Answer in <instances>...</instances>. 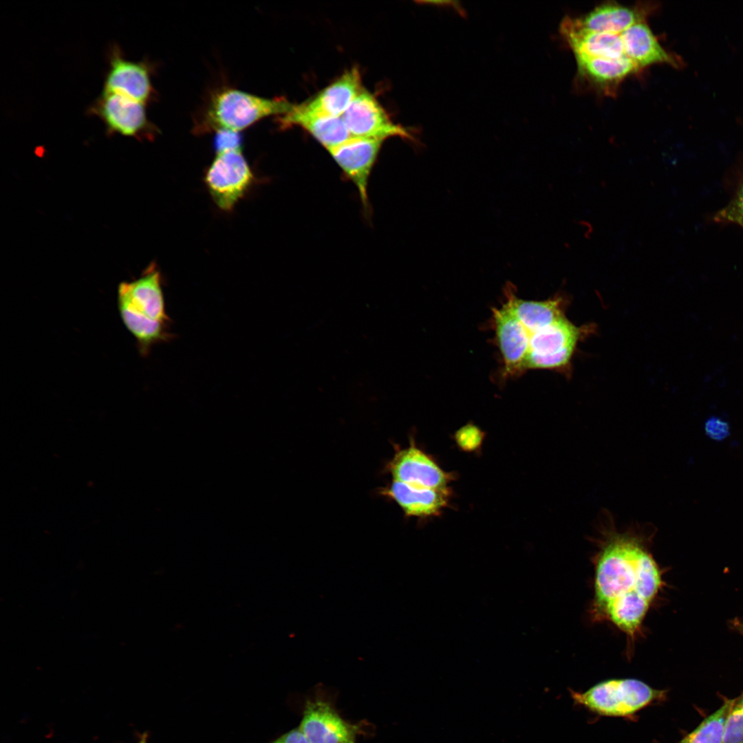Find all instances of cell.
<instances>
[{
    "instance_id": "cell-1",
    "label": "cell",
    "mask_w": 743,
    "mask_h": 743,
    "mask_svg": "<svg viewBox=\"0 0 743 743\" xmlns=\"http://www.w3.org/2000/svg\"><path fill=\"white\" fill-rule=\"evenodd\" d=\"M599 528L593 616L610 622L633 641L662 588V572L642 528L619 530L607 513Z\"/></svg>"
},
{
    "instance_id": "cell-2",
    "label": "cell",
    "mask_w": 743,
    "mask_h": 743,
    "mask_svg": "<svg viewBox=\"0 0 743 743\" xmlns=\"http://www.w3.org/2000/svg\"><path fill=\"white\" fill-rule=\"evenodd\" d=\"M116 301L121 320L136 339L142 356H148L153 345L174 336L169 330L170 318L166 311L162 274L155 263L138 278L120 282Z\"/></svg>"
},
{
    "instance_id": "cell-3",
    "label": "cell",
    "mask_w": 743,
    "mask_h": 743,
    "mask_svg": "<svg viewBox=\"0 0 743 743\" xmlns=\"http://www.w3.org/2000/svg\"><path fill=\"white\" fill-rule=\"evenodd\" d=\"M293 105L282 98H266L223 87L213 91L199 113L193 128L197 134L230 130L239 132L270 116L287 114Z\"/></svg>"
},
{
    "instance_id": "cell-4",
    "label": "cell",
    "mask_w": 743,
    "mask_h": 743,
    "mask_svg": "<svg viewBox=\"0 0 743 743\" xmlns=\"http://www.w3.org/2000/svg\"><path fill=\"white\" fill-rule=\"evenodd\" d=\"M595 330L594 324L578 326L565 316L529 334L525 369H552L571 375L579 343Z\"/></svg>"
},
{
    "instance_id": "cell-5",
    "label": "cell",
    "mask_w": 743,
    "mask_h": 743,
    "mask_svg": "<svg viewBox=\"0 0 743 743\" xmlns=\"http://www.w3.org/2000/svg\"><path fill=\"white\" fill-rule=\"evenodd\" d=\"M666 691L654 689L633 678L610 679L587 691H571L573 700L589 710L606 716L632 715L650 704L665 698Z\"/></svg>"
},
{
    "instance_id": "cell-6",
    "label": "cell",
    "mask_w": 743,
    "mask_h": 743,
    "mask_svg": "<svg viewBox=\"0 0 743 743\" xmlns=\"http://www.w3.org/2000/svg\"><path fill=\"white\" fill-rule=\"evenodd\" d=\"M204 182L215 204L230 211L252 186L255 176L242 149L217 153Z\"/></svg>"
},
{
    "instance_id": "cell-7",
    "label": "cell",
    "mask_w": 743,
    "mask_h": 743,
    "mask_svg": "<svg viewBox=\"0 0 743 743\" xmlns=\"http://www.w3.org/2000/svg\"><path fill=\"white\" fill-rule=\"evenodd\" d=\"M145 105L125 96L103 91L88 113L103 121L109 136L149 140L155 136L158 129L147 118Z\"/></svg>"
},
{
    "instance_id": "cell-8",
    "label": "cell",
    "mask_w": 743,
    "mask_h": 743,
    "mask_svg": "<svg viewBox=\"0 0 743 743\" xmlns=\"http://www.w3.org/2000/svg\"><path fill=\"white\" fill-rule=\"evenodd\" d=\"M299 726L310 743H356L367 726L344 720L330 699L319 694L306 701Z\"/></svg>"
},
{
    "instance_id": "cell-9",
    "label": "cell",
    "mask_w": 743,
    "mask_h": 743,
    "mask_svg": "<svg viewBox=\"0 0 743 743\" xmlns=\"http://www.w3.org/2000/svg\"><path fill=\"white\" fill-rule=\"evenodd\" d=\"M385 469L394 480L422 488L446 490L453 479L452 474L444 471L413 439L407 447L396 446Z\"/></svg>"
},
{
    "instance_id": "cell-10",
    "label": "cell",
    "mask_w": 743,
    "mask_h": 743,
    "mask_svg": "<svg viewBox=\"0 0 743 743\" xmlns=\"http://www.w3.org/2000/svg\"><path fill=\"white\" fill-rule=\"evenodd\" d=\"M352 137L414 140L408 129L395 124L375 97L363 89L341 116Z\"/></svg>"
},
{
    "instance_id": "cell-11",
    "label": "cell",
    "mask_w": 743,
    "mask_h": 743,
    "mask_svg": "<svg viewBox=\"0 0 743 743\" xmlns=\"http://www.w3.org/2000/svg\"><path fill=\"white\" fill-rule=\"evenodd\" d=\"M384 140L351 137L327 150L345 176L356 187L365 210L368 209L369 180Z\"/></svg>"
},
{
    "instance_id": "cell-12",
    "label": "cell",
    "mask_w": 743,
    "mask_h": 743,
    "mask_svg": "<svg viewBox=\"0 0 743 743\" xmlns=\"http://www.w3.org/2000/svg\"><path fill=\"white\" fill-rule=\"evenodd\" d=\"M109 69L103 91L117 93L147 105L153 99L149 65L125 58L120 48L114 45L108 55Z\"/></svg>"
},
{
    "instance_id": "cell-13",
    "label": "cell",
    "mask_w": 743,
    "mask_h": 743,
    "mask_svg": "<svg viewBox=\"0 0 743 743\" xmlns=\"http://www.w3.org/2000/svg\"><path fill=\"white\" fill-rule=\"evenodd\" d=\"M380 493L395 502L406 516L419 518L440 515L450 496L449 489L418 487L394 480Z\"/></svg>"
},
{
    "instance_id": "cell-14",
    "label": "cell",
    "mask_w": 743,
    "mask_h": 743,
    "mask_svg": "<svg viewBox=\"0 0 743 743\" xmlns=\"http://www.w3.org/2000/svg\"><path fill=\"white\" fill-rule=\"evenodd\" d=\"M493 317L506 374L524 370L529 346L528 331L504 305L493 309Z\"/></svg>"
},
{
    "instance_id": "cell-15",
    "label": "cell",
    "mask_w": 743,
    "mask_h": 743,
    "mask_svg": "<svg viewBox=\"0 0 743 743\" xmlns=\"http://www.w3.org/2000/svg\"><path fill=\"white\" fill-rule=\"evenodd\" d=\"M654 9L655 6L649 3L634 6L607 3L574 20L580 27L590 31L621 34L632 25L646 21Z\"/></svg>"
},
{
    "instance_id": "cell-16",
    "label": "cell",
    "mask_w": 743,
    "mask_h": 743,
    "mask_svg": "<svg viewBox=\"0 0 743 743\" xmlns=\"http://www.w3.org/2000/svg\"><path fill=\"white\" fill-rule=\"evenodd\" d=\"M579 77L605 95L612 96L621 83L640 69L627 57L606 58L574 54Z\"/></svg>"
},
{
    "instance_id": "cell-17",
    "label": "cell",
    "mask_w": 743,
    "mask_h": 743,
    "mask_svg": "<svg viewBox=\"0 0 743 743\" xmlns=\"http://www.w3.org/2000/svg\"><path fill=\"white\" fill-rule=\"evenodd\" d=\"M363 90L359 69L352 67L318 94L299 105L308 111L341 117L354 98Z\"/></svg>"
},
{
    "instance_id": "cell-18",
    "label": "cell",
    "mask_w": 743,
    "mask_h": 743,
    "mask_svg": "<svg viewBox=\"0 0 743 743\" xmlns=\"http://www.w3.org/2000/svg\"><path fill=\"white\" fill-rule=\"evenodd\" d=\"M281 127L299 126L310 133L327 150L336 147L352 136L341 117L330 116L308 111L299 105L292 106L286 114L279 116Z\"/></svg>"
},
{
    "instance_id": "cell-19",
    "label": "cell",
    "mask_w": 743,
    "mask_h": 743,
    "mask_svg": "<svg viewBox=\"0 0 743 743\" xmlns=\"http://www.w3.org/2000/svg\"><path fill=\"white\" fill-rule=\"evenodd\" d=\"M560 33L574 54L606 58L625 56L620 34L585 30L574 18L568 17L562 21Z\"/></svg>"
},
{
    "instance_id": "cell-20",
    "label": "cell",
    "mask_w": 743,
    "mask_h": 743,
    "mask_svg": "<svg viewBox=\"0 0 743 743\" xmlns=\"http://www.w3.org/2000/svg\"><path fill=\"white\" fill-rule=\"evenodd\" d=\"M624 54L640 69L657 63L678 66V61L659 43L646 21L637 23L621 34Z\"/></svg>"
},
{
    "instance_id": "cell-21",
    "label": "cell",
    "mask_w": 743,
    "mask_h": 743,
    "mask_svg": "<svg viewBox=\"0 0 743 743\" xmlns=\"http://www.w3.org/2000/svg\"><path fill=\"white\" fill-rule=\"evenodd\" d=\"M568 303V298L563 295L545 301H527L507 290L506 301L503 305L530 334L565 316Z\"/></svg>"
},
{
    "instance_id": "cell-22",
    "label": "cell",
    "mask_w": 743,
    "mask_h": 743,
    "mask_svg": "<svg viewBox=\"0 0 743 743\" xmlns=\"http://www.w3.org/2000/svg\"><path fill=\"white\" fill-rule=\"evenodd\" d=\"M733 701L725 700L722 706L683 738L685 743H722L725 720Z\"/></svg>"
},
{
    "instance_id": "cell-23",
    "label": "cell",
    "mask_w": 743,
    "mask_h": 743,
    "mask_svg": "<svg viewBox=\"0 0 743 743\" xmlns=\"http://www.w3.org/2000/svg\"><path fill=\"white\" fill-rule=\"evenodd\" d=\"M722 743H743V694L734 699L728 713Z\"/></svg>"
},
{
    "instance_id": "cell-24",
    "label": "cell",
    "mask_w": 743,
    "mask_h": 743,
    "mask_svg": "<svg viewBox=\"0 0 743 743\" xmlns=\"http://www.w3.org/2000/svg\"><path fill=\"white\" fill-rule=\"evenodd\" d=\"M484 432L473 424H467L454 434L457 446L463 451H478L484 439Z\"/></svg>"
},
{
    "instance_id": "cell-25",
    "label": "cell",
    "mask_w": 743,
    "mask_h": 743,
    "mask_svg": "<svg viewBox=\"0 0 743 743\" xmlns=\"http://www.w3.org/2000/svg\"><path fill=\"white\" fill-rule=\"evenodd\" d=\"M215 153L229 150L242 149V138L239 132L219 130L215 132L214 139Z\"/></svg>"
},
{
    "instance_id": "cell-26",
    "label": "cell",
    "mask_w": 743,
    "mask_h": 743,
    "mask_svg": "<svg viewBox=\"0 0 743 743\" xmlns=\"http://www.w3.org/2000/svg\"><path fill=\"white\" fill-rule=\"evenodd\" d=\"M718 216L721 220L733 222L743 227V186Z\"/></svg>"
},
{
    "instance_id": "cell-27",
    "label": "cell",
    "mask_w": 743,
    "mask_h": 743,
    "mask_svg": "<svg viewBox=\"0 0 743 743\" xmlns=\"http://www.w3.org/2000/svg\"><path fill=\"white\" fill-rule=\"evenodd\" d=\"M705 432L712 439L720 440L729 434L728 423L718 417H711L705 422Z\"/></svg>"
},
{
    "instance_id": "cell-28",
    "label": "cell",
    "mask_w": 743,
    "mask_h": 743,
    "mask_svg": "<svg viewBox=\"0 0 743 743\" xmlns=\"http://www.w3.org/2000/svg\"><path fill=\"white\" fill-rule=\"evenodd\" d=\"M269 743H310L299 726L284 733Z\"/></svg>"
},
{
    "instance_id": "cell-29",
    "label": "cell",
    "mask_w": 743,
    "mask_h": 743,
    "mask_svg": "<svg viewBox=\"0 0 743 743\" xmlns=\"http://www.w3.org/2000/svg\"><path fill=\"white\" fill-rule=\"evenodd\" d=\"M419 3L433 4L436 6L440 7H449L452 8L456 12H458L462 17H466V13L465 10L462 8L459 1H420Z\"/></svg>"
},
{
    "instance_id": "cell-30",
    "label": "cell",
    "mask_w": 743,
    "mask_h": 743,
    "mask_svg": "<svg viewBox=\"0 0 743 743\" xmlns=\"http://www.w3.org/2000/svg\"><path fill=\"white\" fill-rule=\"evenodd\" d=\"M732 625L737 631L743 635V621L736 619L732 622Z\"/></svg>"
},
{
    "instance_id": "cell-31",
    "label": "cell",
    "mask_w": 743,
    "mask_h": 743,
    "mask_svg": "<svg viewBox=\"0 0 743 743\" xmlns=\"http://www.w3.org/2000/svg\"><path fill=\"white\" fill-rule=\"evenodd\" d=\"M148 735L147 733L142 734L137 743H147Z\"/></svg>"
},
{
    "instance_id": "cell-32",
    "label": "cell",
    "mask_w": 743,
    "mask_h": 743,
    "mask_svg": "<svg viewBox=\"0 0 743 743\" xmlns=\"http://www.w3.org/2000/svg\"><path fill=\"white\" fill-rule=\"evenodd\" d=\"M678 743H685V742H684V740H683V739H682V740H681L680 742H679Z\"/></svg>"
}]
</instances>
